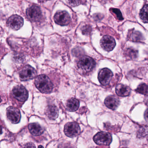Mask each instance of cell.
<instances>
[{
    "instance_id": "obj_25",
    "label": "cell",
    "mask_w": 148,
    "mask_h": 148,
    "mask_svg": "<svg viewBox=\"0 0 148 148\" xmlns=\"http://www.w3.org/2000/svg\"><path fill=\"white\" fill-rule=\"evenodd\" d=\"M90 29H91L90 27L88 26H86L83 27L82 29L83 34H88L90 32Z\"/></svg>"
},
{
    "instance_id": "obj_11",
    "label": "cell",
    "mask_w": 148,
    "mask_h": 148,
    "mask_svg": "<svg viewBox=\"0 0 148 148\" xmlns=\"http://www.w3.org/2000/svg\"><path fill=\"white\" fill-rule=\"evenodd\" d=\"M113 74L108 69L104 68L102 69L98 74V79L102 85H107L112 79Z\"/></svg>"
},
{
    "instance_id": "obj_24",
    "label": "cell",
    "mask_w": 148,
    "mask_h": 148,
    "mask_svg": "<svg viewBox=\"0 0 148 148\" xmlns=\"http://www.w3.org/2000/svg\"><path fill=\"white\" fill-rule=\"evenodd\" d=\"M68 2L71 7H76L81 3V0H67Z\"/></svg>"
},
{
    "instance_id": "obj_17",
    "label": "cell",
    "mask_w": 148,
    "mask_h": 148,
    "mask_svg": "<svg viewBox=\"0 0 148 148\" xmlns=\"http://www.w3.org/2000/svg\"><path fill=\"white\" fill-rule=\"evenodd\" d=\"M80 103L77 99L71 98L68 100L66 105L67 109L70 112H74L78 110L79 108Z\"/></svg>"
},
{
    "instance_id": "obj_19",
    "label": "cell",
    "mask_w": 148,
    "mask_h": 148,
    "mask_svg": "<svg viewBox=\"0 0 148 148\" xmlns=\"http://www.w3.org/2000/svg\"><path fill=\"white\" fill-rule=\"evenodd\" d=\"M125 54L131 60H135L138 56V51L134 49L128 48L125 51Z\"/></svg>"
},
{
    "instance_id": "obj_5",
    "label": "cell",
    "mask_w": 148,
    "mask_h": 148,
    "mask_svg": "<svg viewBox=\"0 0 148 148\" xmlns=\"http://www.w3.org/2000/svg\"><path fill=\"white\" fill-rule=\"evenodd\" d=\"M94 140L98 145H109L112 142V136L107 132H99L94 136Z\"/></svg>"
},
{
    "instance_id": "obj_13",
    "label": "cell",
    "mask_w": 148,
    "mask_h": 148,
    "mask_svg": "<svg viewBox=\"0 0 148 148\" xmlns=\"http://www.w3.org/2000/svg\"><path fill=\"white\" fill-rule=\"evenodd\" d=\"M105 105L107 108L113 110H115L120 105V101L118 98L114 96L108 97L105 100Z\"/></svg>"
},
{
    "instance_id": "obj_23",
    "label": "cell",
    "mask_w": 148,
    "mask_h": 148,
    "mask_svg": "<svg viewBox=\"0 0 148 148\" xmlns=\"http://www.w3.org/2000/svg\"><path fill=\"white\" fill-rule=\"evenodd\" d=\"M112 11L116 15V16H117V18H118L119 20L122 21L123 20V17L122 14L120 11L119 9L114 8L112 9Z\"/></svg>"
},
{
    "instance_id": "obj_6",
    "label": "cell",
    "mask_w": 148,
    "mask_h": 148,
    "mask_svg": "<svg viewBox=\"0 0 148 148\" xmlns=\"http://www.w3.org/2000/svg\"><path fill=\"white\" fill-rule=\"evenodd\" d=\"M12 93L14 98L20 102L25 101L28 97V90L22 85H17L14 87Z\"/></svg>"
},
{
    "instance_id": "obj_28",
    "label": "cell",
    "mask_w": 148,
    "mask_h": 148,
    "mask_svg": "<svg viewBox=\"0 0 148 148\" xmlns=\"http://www.w3.org/2000/svg\"><path fill=\"white\" fill-rule=\"evenodd\" d=\"M144 117L147 121L148 122V109L146 110L144 114Z\"/></svg>"
},
{
    "instance_id": "obj_10",
    "label": "cell",
    "mask_w": 148,
    "mask_h": 148,
    "mask_svg": "<svg viewBox=\"0 0 148 148\" xmlns=\"http://www.w3.org/2000/svg\"><path fill=\"white\" fill-rule=\"evenodd\" d=\"M7 116L8 119L14 124L18 123L21 120L20 110L15 107H9L7 108Z\"/></svg>"
},
{
    "instance_id": "obj_27",
    "label": "cell",
    "mask_w": 148,
    "mask_h": 148,
    "mask_svg": "<svg viewBox=\"0 0 148 148\" xmlns=\"http://www.w3.org/2000/svg\"><path fill=\"white\" fill-rule=\"evenodd\" d=\"M59 148H73L71 146L67 144H62L59 146Z\"/></svg>"
},
{
    "instance_id": "obj_18",
    "label": "cell",
    "mask_w": 148,
    "mask_h": 148,
    "mask_svg": "<svg viewBox=\"0 0 148 148\" xmlns=\"http://www.w3.org/2000/svg\"><path fill=\"white\" fill-rule=\"evenodd\" d=\"M140 16L143 22L148 23V4L144 5L141 10Z\"/></svg>"
},
{
    "instance_id": "obj_16",
    "label": "cell",
    "mask_w": 148,
    "mask_h": 148,
    "mask_svg": "<svg viewBox=\"0 0 148 148\" xmlns=\"http://www.w3.org/2000/svg\"><path fill=\"white\" fill-rule=\"evenodd\" d=\"M116 90L117 95L121 97L129 96L131 92V89L128 86L122 84H119L117 85Z\"/></svg>"
},
{
    "instance_id": "obj_26",
    "label": "cell",
    "mask_w": 148,
    "mask_h": 148,
    "mask_svg": "<svg viewBox=\"0 0 148 148\" xmlns=\"http://www.w3.org/2000/svg\"><path fill=\"white\" fill-rule=\"evenodd\" d=\"M23 148H36L35 146L33 143H29L24 145Z\"/></svg>"
},
{
    "instance_id": "obj_12",
    "label": "cell",
    "mask_w": 148,
    "mask_h": 148,
    "mask_svg": "<svg viewBox=\"0 0 148 148\" xmlns=\"http://www.w3.org/2000/svg\"><path fill=\"white\" fill-rule=\"evenodd\" d=\"M101 45L104 50L107 51H112L115 47V40L112 36H104L101 40Z\"/></svg>"
},
{
    "instance_id": "obj_21",
    "label": "cell",
    "mask_w": 148,
    "mask_h": 148,
    "mask_svg": "<svg viewBox=\"0 0 148 148\" xmlns=\"http://www.w3.org/2000/svg\"><path fill=\"white\" fill-rule=\"evenodd\" d=\"M136 91L142 95H148V85L146 84H141L137 87Z\"/></svg>"
},
{
    "instance_id": "obj_14",
    "label": "cell",
    "mask_w": 148,
    "mask_h": 148,
    "mask_svg": "<svg viewBox=\"0 0 148 148\" xmlns=\"http://www.w3.org/2000/svg\"><path fill=\"white\" fill-rule=\"evenodd\" d=\"M45 114L50 120H55L58 117L59 111L55 105H49L45 110Z\"/></svg>"
},
{
    "instance_id": "obj_15",
    "label": "cell",
    "mask_w": 148,
    "mask_h": 148,
    "mask_svg": "<svg viewBox=\"0 0 148 148\" xmlns=\"http://www.w3.org/2000/svg\"><path fill=\"white\" fill-rule=\"evenodd\" d=\"M28 129L32 135L36 136L41 135L43 132V128L37 123H30L28 125Z\"/></svg>"
},
{
    "instance_id": "obj_1",
    "label": "cell",
    "mask_w": 148,
    "mask_h": 148,
    "mask_svg": "<svg viewBox=\"0 0 148 148\" xmlns=\"http://www.w3.org/2000/svg\"><path fill=\"white\" fill-rule=\"evenodd\" d=\"M35 84L37 88L43 93L49 94L52 91L53 89L52 82L46 75L37 76L35 78Z\"/></svg>"
},
{
    "instance_id": "obj_31",
    "label": "cell",
    "mask_w": 148,
    "mask_h": 148,
    "mask_svg": "<svg viewBox=\"0 0 148 148\" xmlns=\"http://www.w3.org/2000/svg\"></svg>"
},
{
    "instance_id": "obj_4",
    "label": "cell",
    "mask_w": 148,
    "mask_h": 148,
    "mask_svg": "<svg viewBox=\"0 0 148 148\" xmlns=\"http://www.w3.org/2000/svg\"><path fill=\"white\" fill-rule=\"evenodd\" d=\"M36 72L34 68L29 65H27L21 69L19 72V77L22 81L31 80L35 77Z\"/></svg>"
},
{
    "instance_id": "obj_22",
    "label": "cell",
    "mask_w": 148,
    "mask_h": 148,
    "mask_svg": "<svg viewBox=\"0 0 148 148\" xmlns=\"http://www.w3.org/2000/svg\"><path fill=\"white\" fill-rule=\"evenodd\" d=\"M148 135V127H142L140 128L137 132V137L138 138H142Z\"/></svg>"
},
{
    "instance_id": "obj_29",
    "label": "cell",
    "mask_w": 148,
    "mask_h": 148,
    "mask_svg": "<svg viewBox=\"0 0 148 148\" xmlns=\"http://www.w3.org/2000/svg\"><path fill=\"white\" fill-rule=\"evenodd\" d=\"M144 103L148 107V95L146 96L144 98Z\"/></svg>"
},
{
    "instance_id": "obj_30",
    "label": "cell",
    "mask_w": 148,
    "mask_h": 148,
    "mask_svg": "<svg viewBox=\"0 0 148 148\" xmlns=\"http://www.w3.org/2000/svg\"><path fill=\"white\" fill-rule=\"evenodd\" d=\"M38 148H43V146H41V145H40V146H39V147H38Z\"/></svg>"
},
{
    "instance_id": "obj_9",
    "label": "cell",
    "mask_w": 148,
    "mask_h": 148,
    "mask_svg": "<svg viewBox=\"0 0 148 148\" xmlns=\"http://www.w3.org/2000/svg\"><path fill=\"white\" fill-rule=\"evenodd\" d=\"M41 11L40 7L36 5H32L27 9L26 14L28 19L32 21H37L41 17Z\"/></svg>"
},
{
    "instance_id": "obj_8",
    "label": "cell",
    "mask_w": 148,
    "mask_h": 148,
    "mask_svg": "<svg viewBox=\"0 0 148 148\" xmlns=\"http://www.w3.org/2000/svg\"><path fill=\"white\" fill-rule=\"evenodd\" d=\"M8 26L13 30L20 29L23 24L22 17L17 15H13L8 19L7 22Z\"/></svg>"
},
{
    "instance_id": "obj_2",
    "label": "cell",
    "mask_w": 148,
    "mask_h": 148,
    "mask_svg": "<svg viewBox=\"0 0 148 148\" xmlns=\"http://www.w3.org/2000/svg\"><path fill=\"white\" fill-rule=\"evenodd\" d=\"M95 62L91 57L84 56L81 57L77 62V66L80 70L88 73L93 70L95 66Z\"/></svg>"
},
{
    "instance_id": "obj_7",
    "label": "cell",
    "mask_w": 148,
    "mask_h": 148,
    "mask_svg": "<svg viewBox=\"0 0 148 148\" xmlns=\"http://www.w3.org/2000/svg\"><path fill=\"white\" fill-rule=\"evenodd\" d=\"M54 20L56 24L61 26H66L70 23L69 14L66 11H58L54 16Z\"/></svg>"
},
{
    "instance_id": "obj_3",
    "label": "cell",
    "mask_w": 148,
    "mask_h": 148,
    "mask_svg": "<svg viewBox=\"0 0 148 148\" xmlns=\"http://www.w3.org/2000/svg\"><path fill=\"white\" fill-rule=\"evenodd\" d=\"M64 132L65 135L68 137L74 138L80 134L81 129L76 123H68L64 127Z\"/></svg>"
},
{
    "instance_id": "obj_20",
    "label": "cell",
    "mask_w": 148,
    "mask_h": 148,
    "mask_svg": "<svg viewBox=\"0 0 148 148\" xmlns=\"http://www.w3.org/2000/svg\"><path fill=\"white\" fill-rule=\"evenodd\" d=\"M130 40L135 42H141L143 40L142 34L140 32L135 31L131 34Z\"/></svg>"
}]
</instances>
